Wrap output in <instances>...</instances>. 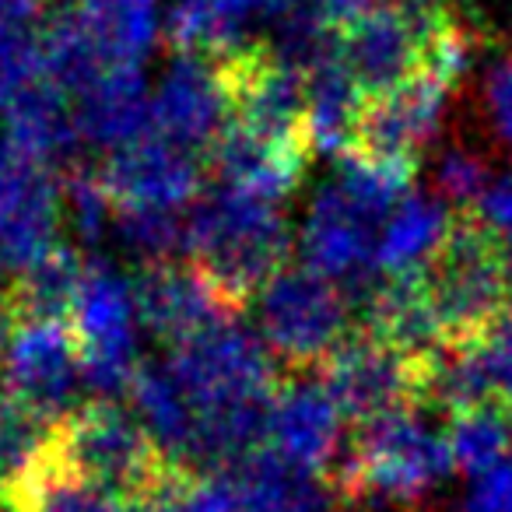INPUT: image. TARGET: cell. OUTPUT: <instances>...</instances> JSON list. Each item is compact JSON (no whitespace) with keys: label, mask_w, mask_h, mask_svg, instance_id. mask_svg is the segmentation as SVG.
Masks as SVG:
<instances>
[{"label":"cell","mask_w":512,"mask_h":512,"mask_svg":"<svg viewBox=\"0 0 512 512\" xmlns=\"http://www.w3.org/2000/svg\"><path fill=\"white\" fill-rule=\"evenodd\" d=\"M411 179V165H383L344 155L337 176L320 190L306 218V267L337 281L348 299L362 302L379 285V239L390 214L411 193Z\"/></svg>","instance_id":"cell-1"},{"label":"cell","mask_w":512,"mask_h":512,"mask_svg":"<svg viewBox=\"0 0 512 512\" xmlns=\"http://www.w3.org/2000/svg\"><path fill=\"white\" fill-rule=\"evenodd\" d=\"M288 253L292 228L274 200L211 183L186 211V260L204 271L235 313L285 271Z\"/></svg>","instance_id":"cell-2"},{"label":"cell","mask_w":512,"mask_h":512,"mask_svg":"<svg viewBox=\"0 0 512 512\" xmlns=\"http://www.w3.org/2000/svg\"><path fill=\"white\" fill-rule=\"evenodd\" d=\"M421 407L383 414L358 425L348 460L334 470L337 502H383L414 505L453 474L446 432L421 425Z\"/></svg>","instance_id":"cell-3"},{"label":"cell","mask_w":512,"mask_h":512,"mask_svg":"<svg viewBox=\"0 0 512 512\" xmlns=\"http://www.w3.org/2000/svg\"><path fill=\"white\" fill-rule=\"evenodd\" d=\"M57 449L81 477L106 488L120 502L148 495L151 488L186 470L162 453L144 421L116 400H88L60 425Z\"/></svg>","instance_id":"cell-4"},{"label":"cell","mask_w":512,"mask_h":512,"mask_svg":"<svg viewBox=\"0 0 512 512\" xmlns=\"http://www.w3.org/2000/svg\"><path fill=\"white\" fill-rule=\"evenodd\" d=\"M256 323L271 355L292 376L323 369V362L355 334L348 292L306 264H288L260 292Z\"/></svg>","instance_id":"cell-5"},{"label":"cell","mask_w":512,"mask_h":512,"mask_svg":"<svg viewBox=\"0 0 512 512\" xmlns=\"http://www.w3.org/2000/svg\"><path fill=\"white\" fill-rule=\"evenodd\" d=\"M421 271L428 278V292H432L449 348L474 341L495 316L509 309L502 242L470 211L453 214V225H449L439 253Z\"/></svg>","instance_id":"cell-6"},{"label":"cell","mask_w":512,"mask_h":512,"mask_svg":"<svg viewBox=\"0 0 512 512\" xmlns=\"http://www.w3.org/2000/svg\"><path fill=\"white\" fill-rule=\"evenodd\" d=\"M435 362H414L383 337L355 327V334L323 362L320 379L337 411L355 425H365L383 414L425 407Z\"/></svg>","instance_id":"cell-7"},{"label":"cell","mask_w":512,"mask_h":512,"mask_svg":"<svg viewBox=\"0 0 512 512\" xmlns=\"http://www.w3.org/2000/svg\"><path fill=\"white\" fill-rule=\"evenodd\" d=\"M71 327L85 355V383L102 400L130 393L137 369V306L130 285L102 260L85 264Z\"/></svg>","instance_id":"cell-8"},{"label":"cell","mask_w":512,"mask_h":512,"mask_svg":"<svg viewBox=\"0 0 512 512\" xmlns=\"http://www.w3.org/2000/svg\"><path fill=\"white\" fill-rule=\"evenodd\" d=\"M225 81L232 123L281 144H309L306 137V74L267 43H246L214 57ZM313 148V144H309Z\"/></svg>","instance_id":"cell-9"},{"label":"cell","mask_w":512,"mask_h":512,"mask_svg":"<svg viewBox=\"0 0 512 512\" xmlns=\"http://www.w3.org/2000/svg\"><path fill=\"white\" fill-rule=\"evenodd\" d=\"M64 183L39 158L0 144V285L8 288L25 267L60 242Z\"/></svg>","instance_id":"cell-10"},{"label":"cell","mask_w":512,"mask_h":512,"mask_svg":"<svg viewBox=\"0 0 512 512\" xmlns=\"http://www.w3.org/2000/svg\"><path fill=\"white\" fill-rule=\"evenodd\" d=\"M449 92L453 88L442 85L435 74L421 71L411 81L397 85L393 92L365 95L348 155L365 158V162L418 169L421 151L435 141V134L442 127Z\"/></svg>","instance_id":"cell-11"},{"label":"cell","mask_w":512,"mask_h":512,"mask_svg":"<svg viewBox=\"0 0 512 512\" xmlns=\"http://www.w3.org/2000/svg\"><path fill=\"white\" fill-rule=\"evenodd\" d=\"M85 386V355L71 323H18L4 351V390L53 418H67L81 407Z\"/></svg>","instance_id":"cell-12"},{"label":"cell","mask_w":512,"mask_h":512,"mask_svg":"<svg viewBox=\"0 0 512 512\" xmlns=\"http://www.w3.org/2000/svg\"><path fill=\"white\" fill-rule=\"evenodd\" d=\"M99 172L116 211H190L204 193L200 158L158 134L109 151Z\"/></svg>","instance_id":"cell-13"},{"label":"cell","mask_w":512,"mask_h":512,"mask_svg":"<svg viewBox=\"0 0 512 512\" xmlns=\"http://www.w3.org/2000/svg\"><path fill=\"white\" fill-rule=\"evenodd\" d=\"M130 292L137 320L172 348L204 334L207 327L239 320V313L221 299V292L193 260H151L137 271Z\"/></svg>","instance_id":"cell-14"},{"label":"cell","mask_w":512,"mask_h":512,"mask_svg":"<svg viewBox=\"0 0 512 512\" xmlns=\"http://www.w3.org/2000/svg\"><path fill=\"white\" fill-rule=\"evenodd\" d=\"M341 418L323 379H306L302 372L288 376L271 400L264 449H271L285 467L320 477L334 467L341 449Z\"/></svg>","instance_id":"cell-15"},{"label":"cell","mask_w":512,"mask_h":512,"mask_svg":"<svg viewBox=\"0 0 512 512\" xmlns=\"http://www.w3.org/2000/svg\"><path fill=\"white\" fill-rule=\"evenodd\" d=\"M155 134L176 148L207 158L225 127L232 123V106L214 57H176L151 99Z\"/></svg>","instance_id":"cell-16"},{"label":"cell","mask_w":512,"mask_h":512,"mask_svg":"<svg viewBox=\"0 0 512 512\" xmlns=\"http://www.w3.org/2000/svg\"><path fill=\"white\" fill-rule=\"evenodd\" d=\"M425 43V25L390 4H372L341 29V60L365 95H383L425 71Z\"/></svg>","instance_id":"cell-17"},{"label":"cell","mask_w":512,"mask_h":512,"mask_svg":"<svg viewBox=\"0 0 512 512\" xmlns=\"http://www.w3.org/2000/svg\"><path fill=\"white\" fill-rule=\"evenodd\" d=\"M358 327L383 337L390 348H397L414 362H435L449 348L425 271L390 274L386 281H379L362 299Z\"/></svg>","instance_id":"cell-18"},{"label":"cell","mask_w":512,"mask_h":512,"mask_svg":"<svg viewBox=\"0 0 512 512\" xmlns=\"http://www.w3.org/2000/svg\"><path fill=\"white\" fill-rule=\"evenodd\" d=\"M309 158H313L309 144L267 141L239 123H228L225 134L214 141L207 165H211L214 183L235 186V190H246L253 197L278 204L302 183Z\"/></svg>","instance_id":"cell-19"},{"label":"cell","mask_w":512,"mask_h":512,"mask_svg":"<svg viewBox=\"0 0 512 512\" xmlns=\"http://www.w3.org/2000/svg\"><path fill=\"white\" fill-rule=\"evenodd\" d=\"M81 144L120 151L155 134L148 85L137 64H116L74 99Z\"/></svg>","instance_id":"cell-20"},{"label":"cell","mask_w":512,"mask_h":512,"mask_svg":"<svg viewBox=\"0 0 512 512\" xmlns=\"http://www.w3.org/2000/svg\"><path fill=\"white\" fill-rule=\"evenodd\" d=\"M0 113L8 123V141L18 151L39 158L50 169L53 165H64V169L78 165L81 134L78 120H74L71 95L53 85L43 71L25 81Z\"/></svg>","instance_id":"cell-21"},{"label":"cell","mask_w":512,"mask_h":512,"mask_svg":"<svg viewBox=\"0 0 512 512\" xmlns=\"http://www.w3.org/2000/svg\"><path fill=\"white\" fill-rule=\"evenodd\" d=\"M4 502L11 512H127V502L81 477L57 446L4 495Z\"/></svg>","instance_id":"cell-22"},{"label":"cell","mask_w":512,"mask_h":512,"mask_svg":"<svg viewBox=\"0 0 512 512\" xmlns=\"http://www.w3.org/2000/svg\"><path fill=\"white\" fill-rule=\"evenodd\" d=\"M362 106L365 92L341 57L306 74V137L313 151H327L337 158L348 155Z\"/></svg>","instance_id":"cell-23"},{"label":"cell","mask_w":512,"mask_h":512,"mask_svg":"<svg viewBox=\"0 0 512 512\" xmlns=\"http://www.w3.org/2000/svg\"><path fill=\"white\" fill-rule=\"evenodd\" d=\"M249 22L242 0H172L162 32L179 57H225L249 43Z\"/></svg>","instance_id":"cell-24"},{"label":"cell","mask_w":512,"mask_h":512,"mask_svg":"<svg viewBox=\"0 0 512 512\" xmlns=\"http://www.w3.org/2000/svg\"><path fill=\"white\" fill-rule=\"evenodd\" d=\"M239 488V512H334V498L316 488V477L285 467L271 449L228 470Z\"/></svg>","instance_id":"cell-25"},{"label":"cell","mask_w":512,"mask_h":512,"mask_svg":"<svg viewBox=\"0 0 512 512\" xmlns=\"http://www.w3.org/2000/svg\"><path fill=\"white\" fill-rule=\"evenodd\" d=\"M81 274H85V260L67 242H57L43 260L25 267L8 285L18 323H71Z\"/></svg>","instance_id":"cell-26"},{"label":"cell","mask_w":512,"mask_h":512,"mask_svg":"<svg viewBox=\"0 0 512 512\" xmlns=\"http://www.w3.org/2000/svg\"><path fill=\"white\" fill-rule=\"evenodd\" d=\"M449 218L446 204L432 197H418V193H407L400 200V207L390 214L383 228V239H379V253H376V267L379 274H407V271H421L428 267L435 253H439L442 239H446Z\"/></svg>","instance_id":"cell-27"},{"label":"cell","mask_w":512,"mask_h":512,"mask_svg":"<svg viewBox=\"0 0 512 512\" xmlns=\"http://www.w3.org/2000/svg\"><path fill=\"white\" fill-rule=\"evenodd\" d=\"M74 11L109 64H137L158 36V0H74Z\"/></svg>","instance_id":"cell-28"},{"label":"cell","mask_w":512,"mask_h":512,"mask_svg":"<svg viewBox=\"0 0 512 512\" xmlns=\"http://www.w3.org/2000/svg\"><path fill=\"white\" fill-rule=\"evenodd\" d=\"M109 67L116 64H109L102 57L99 43L92 39V32L85 29V22H81L74 8L57 11L46 22V29L39 32V71L74 99L88 85H95Z\"/></svg>","instance_id":"cell-29"},{"label":"cell","mask_w":512,"mask_h":512,"mask_svg":"<svg viewBox=\"0 0 512 512\" xmlns=\"http://www.w3.org/2000/svg\"><path fill=\"white\" fill-rule=\"evenodd\" d=\"M64 418L39 411L18 393L0 390V498L57 446Z\"/></svg>","instance_id":"cell-30"},{"label":"cell","mask_w":512,"mask_h":512,"mask_svg":"<svg viewBox=\"0 0 512 512\" xmlns=\"http://www.w3.org/2000/svg\"><path fill=\"white\" fill-rule=\"evenodd\" d=\"M446 442L453 453V467L460 474L481 477L509 460L512 449V411L509 407H470L449 414Z\"/></svg>","instance_id":"cell-31"},{"label":"cell","mask_w":512,"mask_h":512,"mask_svg":"<svg viewBox=\"0 0 512 512\" xmlns=\"http://www.w3.org/2000/svg\"><path fill=\"white\" fill-rule=\"evenodd\" d=\"M435 186H439V193L456 214L474 211V204L491 186L488 162L474 148H467V144H456V148H449L442 155L439 169H435Z\"/></svg>","instance_id":"cell-32"},{"label":"cell","mask_w":512,"mask_h":512,"mask_svg":"<svg viewBox=\"0 0 512 512\" xmlns=\"http://www.w3.org/2000/svg\"><path fill=\"white\" fill-rule=\"evenodd\" d=\"M39 74V36H32L29 25H18L0 18V109L8 99Z\"/></svg>","instance_id":"cell-33"},{"label":"cell","mask_w":512,"mask_h":512,"mask_svg":"<svg viewBox=\"0 0 512 512\" xmlns=\"http://www.w3.org/2000/svg\"><path fill=\"white\" fill-rule=\"evenodd\" d=\"M481 113L502 148H512V64L488 67L481 81Z\"/></svg>","instance_id":"cell-34"},{"label":"cell","mask_w":512,"mask_h":512,"mask_svg":"<svg viewBox=\"0 0 512 512\" xmlns=\"http://www.w3.org/2000/svg\"><path fill=\"white\" fill-rule=\"evenodd\" d=\"M470 214H474L502 246L512 249V172L498 179V183H491Z\"/></svg>","instance_id":"cell-35"},{"label":"cell","mask_w":512,"mask_h":512,"mask_svg":"<svg viewBox=\"0 0 512 512\" xmlns=\"http://www.w3.org/2000/svg\"><path fill=\"white\" fill-rule=\"evenodd\" d=\"M463 512H512V456L477 477L463 502Z\"/></svg>","instance_id":"cell-36"},{"label":"cell","mask_w":512,"mask_h":512,"mask_svg":"<svg viewBox=\"0 0 512 512\" xmlns=\"http://www.w3.org/2000/svg\"><path fill=\"white\" fill-rule=\"evenodd\" d=\"M190 477L193 470H176L158 488H151L148 495L127 502V512H183V491L190 484Z\"/></svg>","instance_id":"cell-37"},{"label":"cell","mask_w":512,"mask_h":512,"mask_svg":"<svg viewBox=\"0 0 512 512\" xmlns=\"http://www.w3.org/2000/svg\"><path fill=\"white\" fill-rule=\"evenodd\" d=\"M327 22H334L337 29H344L348 22H355L362 11H369L376 0H309Z\"/></svg>","instance_id":"cell-38"},{"label":"cell","mask_w":512,"mask_h":512,"mask_svg":"<svg viewBox=\"0 0 512 512\" xmlns=\"http://www.w3.org/2000/svg\"><path fill=\"white\" fill-rule=\"evenodd\" d=\"M383 4L404 11L407 18H414L418 25H425V32H428V25H435L449 11V0H383Z\"/></svg>","instance_id":"cell-39"},{"label":"cell","mask_w":512,"mask_h":512,"mask_svg":"<svg viewBox=\"0 0 512 512\" xmlns=\"http://www.w3.org/2000/svg\"><path fill=\"white\" fill-rule=\"evenodd\" d=\"M50 0H0V18H8V22H18V25H32L43 8Z\"/></svg>","instance_id":"cell-40"},{"label":"cell","mask_w":512,"mask_h":512,"mask_svg":"<svg viewBox=\"0 0 512 512\" xmlns=\"http://www.w3.org/2000/svg\"><path fill=\"white\" fill-rule=\"evenodd\" d=\"M15 330H18L15 306H11V295H8V288L0 285V355H4V351H8L11 337H15Z\"/></svg>","instance_id":"cell-41"}]
</instances>
